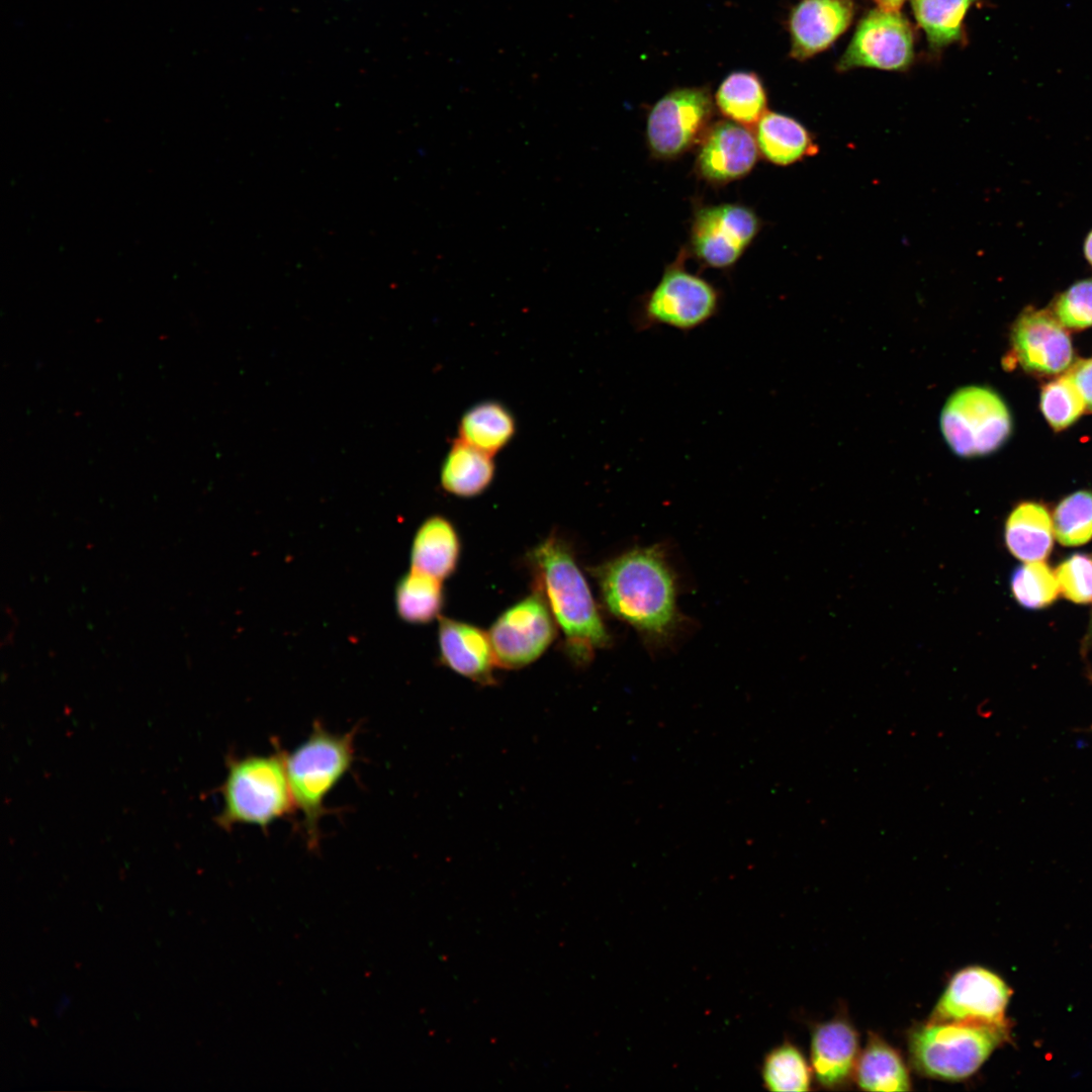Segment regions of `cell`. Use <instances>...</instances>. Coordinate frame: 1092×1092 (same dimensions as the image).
Here are the masks:
<instances>
[{
    "label": "cell",
    "instance_id": "6da1fadb",
    "mask_svg": "<svg viewBox=\"0 0 1092 1092\" xmlns=\"http://www.w3.org/2000/svg\"><path fill=\"white\" fill-rule=\"evenodd\" d=\"M608 611L632 626L650 645H663L676 632L680 616L676 580L658 546L636 547L595 570Z\"/></svg>",
    "mask_w": 1092,
    "mask_h": 1092
},
{
    "label": "cell",
    "instance_id": "7a4b0ae2",
    "mask_svg": "<svg viewBox=\"0 0 1092 1092\" xmlns=\"http://www.w3.org/2000/svg\"><path fill=\"white\" fill-rule=\"evenodd\" d=\"M542 594L560 627L568 654L576 663L590 661L611 638L587 581L566 544L549 536L531 553Z\"/></svg>",
    "mask_w": 1092,
    "mask_h": 1092
},
{
    "label": "cell",
    "instance_id": "3957f363",
    "mask_svg": "<svg viewBox=\"0 0 1092 1092\" xmlns=\"http://www.w3.org/2000/svg\"><path fill=\"white\" fill-rule=\"evenodd\" d=\"M355 732L333 733L315 721L307 738L285 752L288 783L309 849L320 843L328 796L355 761Z\"/></svg>",
    "mask_w": 1092,
    "mask_h": 1092
},
{
    "label": "cell",
    "instance_id": "277c9868",
    "mask_svg": "<svg viewBox=\"0 0 1092 1092\" xmlns=\"http://www.w3.org/2000/svg\"><path fill=\"white\" fill-rule=\"evenodd\" d=\"M276 746L270 754L228 757L226 776L219 790V827L231 830L237 825H253L268 832L273 823L294 812L285 752Z\"/></svg>",
    "mask_w": 1092,
    "mask_h": 1092
},
{
    "label": "cell",
    "instance_id": "5b68a950",
    "mask_svg": "<svg viewBox=\"0 0 1092 1092\" xmlns=\"http://www.w3.org/2000/svg\"><path fill=\"white\" fill-rule=\"evenodd\" d=\"M1007 1035L1006 1023L927 1021L909 1035L911 1063L920 1074L961 1080L974 1074Z\"/></svg>",
    "mask_w": 1092,
    "mask_h": 1092
},
{
    "label": "cell",
    "instance_id": "8992f818",
    "mask_svg": "<svg viewBox=\"0 0 1092 1092\" xmlns=\"http://www.w3.org/2000/svg\"><path fill=\"white\" fill-rule=\"evenodd\" d=\"M719 291L706 279L685 270L681 260L667 267L656 286L640 301L633 316L637 331L668 327L694 331L719 311Z\"/></svg>",
    "mask_w": 1092,
    "mask_h": 1092
},
{
    "label": "cell",
    "instance_id": "52a82bcc",
    "mask_svg": "<svg viewBox=\"0 0 1092 1092\" xmlns=\"http://www.w3.org/2000/svg\"><path fill=\"white\" fill-rule=\"evenodd\" d=\"M940 428L956 454L975 457L992 453L1005 443L1011 433V418L995 391L967 386L946 400Z\"/></svg>",
    "mask_w": 1092,
    "mask_h": 1092
},
{
    "label": "cell",
    "instance_id": "ba28073f",
    "mask_svg": "<svg viewBox=\"0 0 1092 1092\" xmlns=\"http://www.w3.org/2000/svg\"><path fill=\"white\" fill-rule=\"evenodd\" d=\"M714 105L703 87L672 90L661 97L647 117L649 150L659 159H673L690 150L709 129Z\"/></svg>",
    "mask_w": 1092,
    "mask_h": 1092
},
{
    "label": "cell",
    "instance_id": "9c48e42d",
    "mask_svg": "<svg viewBox=\"0 0 1092 1092\" xmlns=\"http://www.w3.org/2000/svg\"><path fill=\"white\" fill-rule=\"evenodd\" d=\"M554 622L538 592L506 610L488 632L496 665L515 669L538 659L555 637Z\"/></svg>",
    "mask_w": 1092,
    "mask_h": 1092
},
{
    "label": "cell",
    "instance_id": "30bf717a",
    "mask_svg": "<svg viewBox=\"0 0 1092 1092\" xmlns=\"http://www.w3.org/2000/svg\"><path fill=\"white\" fill-rule=\"evenodd\" d=\"M912 27L899 11L873 9L858 23L837 69L905 70L914 57Z\"/></svg>",
    "mask_w": 1092,
    "mask_h": 1092
},
{
    "label": "cell",
    "instance_id": "8fae6325",
    "mask_svg": "<svg viewBox=\"0 0 1092 1092\" xmlns=\"http://www.w3.org/2000/svg\"><path fill=\"white\" fill-rule=\"evenodd\" d=\"M760 228L757 215L740 204H719L697 212L691 232L696 256L707 266L731 267L751 244Z\"/></svg>",
    "mask_w": 1092,
    "mask_h": 1092
},
{
    "label": "cell",
    "instance_id": "7c38bea8",
    "mask_svg": "<svg viewBox=\"0 0 1092 1092\" xmlns=\"http://www.w3.org/2000/svg\"><path fill=\"white\" fill-rule=\"evenodd\" d=\"M1010 994L1000 977L984 968L970 967L953 976L928 1021L1005 1023Z\"/></svg>",
    "mask_w": 1092,
    "mask_h": 1092
},
{
    "label": "cell",
    "instance_id": "4fadbf2b",
    "mask_svg": "<svg viewBox=\"0 0 1092 1092\" xmlns=\"http://www.w3.org/2000/svg\"><path fill=\"white\" fill-rule=\"evenodd\" d=\"M1011 345L1012 357L1028 372L1058 374L1073 362L1070 336L1050 309L1025 308L1012 326Z\"/></svg>",
    "mask_w": 1092,
    "mask_h": 1092
},
{
    "label": "cell",
    "instance_id": "5bb4252c",
    "mask_svg": "<svg viewBox=\"0 0 1092 1092\" xmlns=\"http://www.w3.org/2000/svg\"><path fill=\"white\" fill-rule=\"evenodd\" d=\"M758 157L754 134L732 120L713 124L702 139L697 158L700 175L713 183H727L748 174Z\"/></svg>",
    "mask_w": 1092,
    "mask_h": 1092
},
{
    "label": "cell",
    "instance_id": "9a60e30c",
    "mask_svg": "<svg viewBox=\"0 0 1092 1092\" xmlns=\"http://www.w3.org/2000/svg\"><path fill=\"white\" fill-rule=\"evenodd\" d=\"M849 0H802L789 18L791 56L806 60L829 48L850 24Z\"/></svg>",
    "mask_w": 1092,
    "mask_h": 1092
},
{
    "label": "cell",
    "instance_id": "2e32d148",
    "mask_svg": "<svg viewBox=\"0 0 1092 1092\" xmlns=\"http://www.w3.org/2000/svg\"><path fill=\"white\" fill-rule=\"evenodd\" d=\"M438 643L440 657L450 669L481 685L493 684L496 663L488 633L465 622L442 618Z\"/></svg>",
    "mask_w": 1092,
    "mask_h": 1092
},
{
    "label": "cell",
    "instance_id": "e0dca14e",
    "mask_svg": "<svg viewBox=\"0 0 1092 1092\" xmlns=\"http://www.w3.org/2000/svg\"><path fill=\"white\" fill-rule=\"evenodd\" d=\"M858 1038L845 1021L818 1025L811 1039V1062L817 1081L833 1088L844 1084L855 1071Z\"/></svg>",
    "mask_w": 1092,
    "mask_h": 1092
},
{
    "label": "cell",
    "instance_id": "ac0fdd59",
    "mask_svg": "<svg viewBox=\"0 0 1092 1092\" xmlns=\"http://www.w3.org/2000/svg\"><path fill=\"white\" fill-rule=\"evenodd\" d=\"M460 540L446 518L427 519L417 531L411 553L412 569L443 580L456 569Z\"/></svg>",
    "mask_w": 1092,
    "mask_h": 1092
},
{
    "label": "cell",
    "instance_id": "d6986e66",
    "mask_svg": "<svg viewBox=\"0 0 1092 1092\" xmlns=\"http://www.w3.org/2000/svg\"><path fill=\"white\" fill-rule=\"evenodd\" d=\"M754 136L760 154L776 165L787 166L817 153L807 128L778 112L764 113L755 125Z\"/></svg>",
    "mask_w": 1092,
    "mask_h": 1092
},
{
    "label": "cell",
    "instance_id": "ffe728a7",
    "mask_svg": "<svg viewBox=\"0 0 1092 1092\" xmlns=\"http://www.w3.org/2000/svg\"><path fill=\"white\" fill-rule=\"evenodd\" d=\"M1004 533L1011 554L1024 562L1043 560L1053 547V520L1036 503L1018 505L1009 515Z\"/></svg>",
    "mask_w": 1092,
    "mask_h": 1092
},
{
    "label": "cell",
    "instance_id": "44dd1931",
    "mask_svg": "<svg viewBox=\"0 0 1092 1092\" xmlns=\"http://www.w3.org/2000/svg\"><path fill=\"white\" fill-rule=\"evenodd\" d=\"M491 457L461 440L456 441L441 468L440 480L443 488L461 497H471L483 492L494 475Z\"/></svg>",
    "mask_w": 1092,
    "mask_h": 1092
},
{
    "label": "cell",
    "instance_id": "7402d4cb",
    "mask_svg": "<svg viewBox=\"0 0 1092 1092\" xmlns=\"http://www.w3.org/2000/svg\"><path fill=\"white\" fill-rule=\"evenodd\" d=\"M856 1082L866 1091H908L911 1083L899 1054L886 1041L872 1034L858 1057Z\"/></svg>",
    "mask_w": 1092,
    "mask_h": 1092
},
{
    "label": "cell",
    "instance_id": "603a6c76",
    "mask_svg": "<svg viewBox=\"0 0 1092 1092\" xmlns=\"http://www.w3.org/2000/svg\"><path fill=\"white\" fill-rule=\"evenodd\" d=\"M515 430V420L503 404L484 401L462 416L459 440L492 456L509 444Z\"/></svg>",
    "mask_w": 1092,
    "mask_h": 1092
},
{
    "label": "cell",
    "instance_id": "cb8c5ba5",
    "mask_svg": "<svg viewBox=\"0 0 1092 1092\" xmlns=\"http://www.w3.org/2000/svg\"><path fill=\"white\" fill-rule=\"evenodd\" d=\"M715 100L724 116L745 126L756 125L766 112L764 87L752 72L729 74L720 84Z\"/></svg>",
    "mask_w": 1092,
    "mask_h": 1092
},
{
    "label": "cell",
    "instance_id": "d4e9b609",
    "mask_svg": "<svg viewBox=\"0 0 1092 1092\" xmlns=\"http://www.w3.org/2000/svg\"><path fill=\"white\" fill-rule=\"evenodd\" d=\"M976 0H912L918 24L932 49H941L963 37V20Z\"/></svg>",
    "mask_w": 1092,
    "mask_h": 1092
},
{
    "label": "cell",
    "instance_id": "484cf974",
    "mask_svg": "<svg viewBox=\"0 0 1092 1092\" xmlns=\"http://www.w3.org/2000/svg\"><path fill=\"white\" fill-rule=\"evenodd\" d=\"M442 580L428 574L411 570L396 586V610L408 623H429L443 606Z\"/></svg>",
    "mask_w": 1092,
    "mask_h": 1092
},
{
    "label": "cell",
    "instance_id": "4316f807",
    "mask_svg": "<svg viewBox=\"0 0 1092 1092\" xmlns=\"http://www.w3.org/2000/svg\"><path fill=\"white\" fill-rule=\"evenodd\" d=\"M762 1081L769 1091H808L810 1070L800 1051L790 1043L771 1050L761 1068Z\"/></svg>",
    "mask_w": 1092,
    "mask_h": 1092
},
{
    "label": "cell",
    "instance_id": "83f0119b",
    "mask_svg": "<svg viewBox=\"0 0 1092 1092\" xmlns=\"http://www.w3.org/2000/svg\"><path fill=\"white\" fill-rule=\"evenodd\" d=\"M1053 528L1065 546H1079L1092 538V492L1080 490L1065 497L1055 509Z\"/></svg>",
    "mask_w": 1092,
    "mask_h": 1092
},
{
    "label": "cell",
    "instance_id": "f1b7e54d",
    "mask_svg": "<svg viewBox=\"0 0 1092 1092\" xmlns=\"http://www.w3.org/2000/svg\"><path fill=\"white\" fill-rule=\"evenodd\" d=\"M1015 600L1028 609L1050 606L1060 593L1056 573L1042 561H1029L1019 566L1011 578Z\"/></svg>",
    "mask_w": 1092,
    "mask_h": 1092
},
{
    "label": "cell",
    "instance_id": "f546056e",
    "mask_svg": "<svg viewBox=\"0 0 1092 1092\" xmlns=\"http://www.w3.org/2000/svg\"><path fill=\"white\" fill-rule=\"evenodd\" d=\"M1040 407L1045 420L1057 431L1075 423L1086 410L1080 391L1066 373L1042 388Z\"/></svg>",
    "mask_w": 1092,
    "mask_h": 1092
},
{
    "label": "cell",
    "instance_id": "4dcf8cb0",
    "mask_svg": "<svg viewBox=\"0 0 1092 1092\" xmlns=\"http://www.w3.org/2000/svg\"><path fill=\"white\" fill-rule=\"evenodd\" d=\"M1051 310L1065 328L1092 327V277L1078 280L1058 294Z\"/></svg>",
    "mask_w": 1092,
    "mask_h": 1092
},
{
    "label": "cell",
    "instance_id": "1f68e13d",
    "mask_svg": "<svg viewBox=\"0 0 1092 1092\" xmlns=\"http://www.w3.org/2000/svg\"><path fill=\"white\" fill-rule=\"evenodd\" d=\"M1063 596L1078 604L1092 602V559L1084 554H1074L1063 561L1056 570Z\"/></svg>",
    "mask_w": 1092,
    "mask_h": 1092
},
{
    "label": "cell",
    "instance_id": "d6a6232c",
    "mask_svg": "<svg viewBox=\"0 0 1092 1092\" xmlns=\"http://www.w3.org/2000/svg\"><path fill=\"white\" fill-rule=\"evenodd\" d=\"M1067 374L1084 398L1086 408L1092 411V358L1075 362Z\"/></svg>",
    "mask_w": 1092,
    "mask_h": 1092
},
{
    "label": "cell",
    "instance_id": "836d02e7",
    "mask_svg": "<svg viewBox=\"0 0 1092 1092\" xmlns=\"http://www.w3.org/2000/svg\"><path fill=\"white\" fill-rule=\"evenodd\" d=\"M1083 253L1085 260L1092 267V230L1088 232L1084 239Z\"/></svg>",
    "mask_w": 1092,
    "mask_h": 1092
},
{
    "label": "cell",
    "instance_id": "e575fe53",
    "mask_svg": "<svg viewBox=\"0 0 1092 1092\" xmlns=\"http://www.w3.org/2000/svg\"><path fill=\"white\" fill-rule=\"evenodd\" d=\"M880 8L898 11L905 0H875Z\"/></svg>",
    "mask_w": 1092,
    "mask_h": 1092
}]
</instances>
